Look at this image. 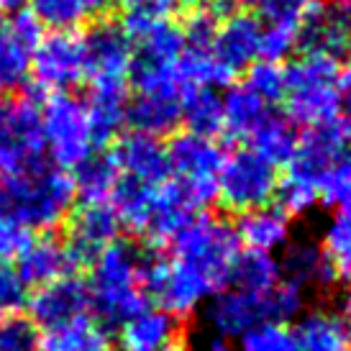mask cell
<instances>
[{
	"instance_id": "cell-11",
	"label": "cell",
	"mask_w": 351,
	"mask_h": 351,
	"mask_svg": "<svg viewBox=\"0 0 351 351\" xmlns=\"http://www.w3.org/2000/svg\"><path fill=\"white\" fill-rule=\"evenodd\" d=\"M41 154V106L34 98H0V175L34 165Z\"/></svg>"
},
{
	"instance_id": "cell-35",
	"label": "cell",
	"mask_w": 351,
	"mask_h": 351,
	"mask_svg": "<svg viewBox=\"0 0 351 351\" xmlns=\"http://www.w3.org/2000/svg\"><path fill=\"white\" fill-rule=\"evenodd\" d=\"M29 62L31 54L10 36L5 23H0V95L23 85L29 75Z\"/></svg>"
},
{
	"instance_id": "cell-9",
	"label": "cell",
	"mask_w": 351,
	"mask_h": 351,
	"mask_svg": "<svg viewBox=\"0 0 351 351\" xmlns=\"http://www.w3.org/2000/svg\"><path fill=\"white\" fill-rule=\"evenodd\" d=\"M29 72L39 90L51 95L72 93L88 80V44L80 31H51L44 34L31 51Z\"/></svg>"
},
{
	"instance_id": "cell-18",
	"label": "cell",
	"mask_w": 351,
	"mask_h": 351,
	"mask_svg": "<svg viewBox=\"0 0 351 351\" xmlns=\"http://www.w3.org/2000/svg\"><path fill=\"white\" fill-rule=\"evenodd\" d=\"M29 311L31 323L41 331L51 328V326L75 321V318H82V315H90L88 282L69 274L64 280L39 287L36 295L29 300Z\"/></svg>"
},
{
	"instance_id": "cell-36",
	"label": "cell",
	"mask_w": 351,
	"mask_h": 351,
	"mask_svg": "<svg viewBox=\"0 0 351 351\" xmlns=\"http://www.w3.org/2000/svg\"><path fill=\"white\" fill-rule=\"evenodd\" d=\"M318 203H323L326 208H333L336 213L351 210V149L321 177Z\"/></svg>"
},
{
	"instance_id": "cell-30",
	"label": "cell",
	"mask_w": 351,
	"mask_h": 351,
	"mask_svg": "<svg viewBox=\"0 0 351 351\" xmlns=\"http://www.w3.org/2000/svg\"><path fill=\"white\" fill-rule=\"evenodd\" d=\"M75 180V195L82 205H110L121 175L110 154H93L82 167H77Z\"/></svg>"
},
{
	"instance_id": "cell-50",
	"label": "cell",
	"mask_w": 351,
	"mask_h": 351,
	"mask_svg": "<svg viewBox=\"0 0 351 351\" xmlns=\"http://www.w3.org/2000/svg\"><path fill=\"white\" fill-rule=\"evenodd\" d=\"M336 82H339V90L341 93H349L351 95V57L339 62V69H336Z\"/></svg>"
},
{
	"instance_id": "cell-21",
	"label": "cell",
	"mask_w": 351,
	"mask_h": 351,
	"mask_svg": "<svg viewBox=\"0 0 351 351\" xmlns=\"http://www.w3.org/2000/svg\"><path fill=\"white\" fill-rule=\"evenodd\" d=\"M121 351H185V339L177 318L159 308H147L121 326Z\"/></svg>"
},
{
	"instance_id": "cell-26",
	"label": "cell",
	"mask_w": 351,
	"mask_h": 351,
	"mask_svg": "<svg viewBox=\"0 0 351 351\" xmlns=\"http://www.w3.org/2000/svg\"><path fill=\"white\" fill-rule=\"evenodd\" d=\"M246 141L254 154H259L264 162L277 167L290 162V156L298 147V134H295L293 123L285 118V113H277L269 108L267 116L256 123Z\"/></svg>"
},
{
	"instance_id": "cell-43",
	"label": "cell",
	"mask_w": 351,
	"mask_h": 351,
	"mask_svg": "<svg viewBox=\"0 0 351 351\" xmlns=\"http://www.w3.org/2000/svg\"><path fill=\"white\" fill-rule=\"evenodd\" d=\"M311 3L313 0H239V5H246L252 16L264 19L267 23H300Z\"/></svg>"
},
{
	"instance_id": "cell-29",
	"label": "cell",
	"mask_w": 351,
	"mask_h": 351,
	"mask_svg": "<svg viewBox=\"0 0 351 351\" xmlns=\"http://www.w3.org/2000/svg\"><path fill=\"white\" fill-rule=\"evenodd\" d=\"M110 0H31V10L44 26L54 31H77V26L98 21Z\"/></svg>"
},
{
	"instance_id": "cell-45",
	"label": "cell",
	"mask_w": 351,
	"mask_h": 351,
	"mask_svg": "<svg viewBox=\"0 0 351 351\" xmlns=\"http://www.w3.org/2000/svg\"><path fill=\"white\" fill-rule=\"evenodd\" d=\"M23 305H29V287L19 277L16 267L0 262V318L19 315Z\"/></svg>"
},
{
	"instance_id": "cell-4",
	"label": "cell",
	"mask_w": 351,
	"mask_h": 351,
	"mask_svg": "<svg viewBox=\"0 0 351 351\" xmlns=\"http://www.w3.org/2000/svg\"><path fill=\"white\" fill-rule=\"evenodd\" d=\"M172 252L177 262L195 269L215 295L231 285L241 244L228 221L210 213H197L175 236Z\"/></svg>"
},
{
	"instance_id": "cell-46",
	"label": "cell",
	"mask_w": 351,
	"mask_h": 351,
	"mask_svg": "<svg viewBox=\"0 0 351 351\" xmlns=\"http://www.w3.org/2000/svg\"><path fill=\"white\" fill-rule=\"evenodd\" d=\"M31 241H34V234L29 228L19 218L0 210V262L8 264L10 259H19Z\"/></svg>"
},
{
	"instance_id": "cell-5",
	"label": "cell",
	"mask_w": 351,
	"mask_h": 351,
	"mask_svg": "<svg viewBox=\"0 0 351 351\" xmlns=\"http://www.w3.org/2000/svg\"><path fill=\"white\" fill-rule=\"evenodd\" d=\"M134 95L128 98V123L138 134L162 138L182 123V100L190 93L177 64L134 67Z\"/></svg>"
},
{
	"instance_id": "cell-47",
	"label": "cell",
	"mask_w": 351,
	"mask_h": 351,
	"mask_svg": "<svg viewBox=\"0 0 351 351\" xmlns=\"http://www.w3.org/2000/svg\"><path fill=\"white\" fill-rule=\"evenodd\" d=\"M5 29H8L10 36L19 41L29 54L36 49V44H39L41 36H44V23L36 19L34 10H26V8L13 10V16H10V21L5 23Z\"/></svg>"
},
{
	"instance_id": "cell-28",
	"label": "cell",
	"mask_w": 351,
	"mask_h": 351,
	"mask_svg": "<svg viewBox=\"0 0 351 351\" xmlns=\"http://www.w3.org/2000/svg\"><path fill=\"white\" fill-rule=\"evenodd\" d=\"M39 351H113L106 331L93 321V315H82L62 326H51L39 333Z\"/></svg>"
},
{
	"instance_id": "cell-25",
	"label": "cell",
	"mask_w": 351,
	"mask_h": 351,
	"mask_svg": "<svg viewBox=\"0 0 351 351\" xmlns=\"http://www.w3.org/2000/svg\"><path fill=\"white\" fill-rule=\"evenodd\" d=\"M280 269H282L285 280H290V282L302 287V290H308V287H328L336 280L331 262L323 254L321 244H313L308 239L290 241V244L285 246L282 259H280Z\"/></svg>"
},
{
	"instance_id": "cell-37",
	"label": "cell",
	"mask_w": 351,
	"mask_h": 351,
	"mask_svg": "<svg viewBox=\"0 0 351 351\" xmlns=\"http://www.w3.org/2000/svg\"><path fill=\"white\" fill-rule=\"evenodd\" d=\"M236 351H298V343L290 323L264 321L239 339Z\"/></svg>"
},
{
	"instance_id": "cell-8",
	"label": "cell",
	"mask_w": 351,
	"mask_h": 351,
	"mask_svg": "<svg viewBox=\"0 0 351 351\" xmlns=\"http://www.w3.org/2000/svg\"><path fill=\"white\" fill-rule=\"evenodd\" d=\"M144 290L149 300H156L159 311L177 321L190 318L213 298V290L195 269L162 254H144Z\"/></svg>"
},
{
	"instance_id": "cell-6",
	"label": "cell",
	"mask_w": 351,
	"mask_h": 351,
	"mask_svg": "<svg viewBox=\"0 0 351 351\" xmlns=\"http://www.w3.org/2000/svg\"><path fill=\"white\" fill-rule=\"evenodd\" d=\"M167 156H169V180L175 182L193 213L197 215L210 203H215L218 175L226 162V149L215 138L197 136L190 131L177 134L167 144Z\"/></svg>"
},
{
	"instance_id": "cell-32",
	"label": "cell",
	"mask_w": 351,
	"mask_h": 351,
	"mask_svg": "<svg viewBox=\"0 0 351 351\" xmlns=\"http://www.w3.org/2000/svg\"><path fill=\"white\" fill-rule=\"evenodd\" d=\"M280 282H282V269H280L277 256L259 252L239 254L234 274H231V287L246 290L252 295H267L272 293Z\"/></svg>"
},
{
	"instance_id": "cell-13",
	"label": "cell",
	"mask_w": 351,
	"mask_h": 351,
	"mask_svg": "<svg viewBox=\"0 0 351 351\" xmlns=\"http://www.w3.org/2000/svg\"><path fill=\"white\" fill-rule=\"evenodd\" d=\"M90 90H128L134 75V47L121 23H98L85 34Z\"/></svg>"
},
{
	"instance_id": "cell-19",
	"label": "cell",
	"mask_w": 351,
	"mask_h": 351,
	"mask_svg": "<svg viewBox=\"0 0 351 351\" xmlns=\"http://www.w3.org/2000/svg\"><path fill=\"white\" fill-rule=\"evenodd\" d=\"M121 223L110 205H82L69 221L67 249L77 267H88L103 249L118 241Z\"/></svg>"
},
{
	"instance_id": "cell-48",
	"label": "cell",
	"mask_w": 351,
	"mask_h": 351,
	"mask_svg": "<svg viewBox=\"0 0 351 351\" xmlns=\"http://www.w3.org/2000/svg\"><path fill=\"white\" fill-rule=\"evenodd\" d=\"M118 3L126 8V13H147V16L169 19L180 10H193L200 0H118Z\"/></svg>"
},
{
	"instance_id": "cell-16",
	"label": "cell",
	"mask_w": 351,
	"mask_h": 351,
	"mask_svg": "<svg viewBox=\"0 0 351 351\" xmlns=\"http://www.w3.org/2000/svg\"><path fill=\"white\" fill-rule=\"evenodd\" d=\"M110 156L116 162L121 180L147 187H159L169 180V156H167V144L162 138L128 131L118 136Z\"/></svg>"
},
{
	"instance_id": "cell-53",
	"label": "cell",
	"mask_w": 351,
	"mask_h": 351,
	"mask_svg": "<svg viewBox=\"0 0 351 351\" xmlns=\"http://www.w3.org/2000/svg\"><path fill=\"white\" fill-rule=\"evenodd\" d=\"M26 0H0V10H19L23 8Z\"/></svg>"
},
{
	"instance_id": "cell-41",
	"label": "cell",
	"mask_w": 351,
	"mask_h": 351,
	"mask_svg": "<svg viewBox=\"0 0 351 351\" xmlns=\"http://www.w3.org/2000/svg\"><path fill=\"white\" fill-rule=\"evenodd\" d=\"M298 49V23H267L262 29V44H259V59L280 64Z\"/></svg>"
},
{
	"instance_id": "cell-14",
	"label": "cell",
	"mask_w": 351,
	"mask_h": 351,
	"mask_svg": "<svg viewBox=\"0 0 351 351\" xmlns=\"http://www.w3.org/2000/svg\"><path fill=\"white\" fill-rule=\"evenodd\" d=\"M134 47V67H172L185 51V34L172 19L126 13L121 23Z\"/></svg>"
},
{
	"instance_id": "cell-34",
	"label": "cell",
	"mask_w": 351,
	"mask_h": 351,
	"mask_svg": "<svg viewBox=\"0 0 351 351\" xmlns=\"http://www.w3.org/2000/svg\"><path fill=\"white\" fill-rule=\"evenodd\" d=\"M321 249L331 262L336 280H346L351 285V210H339L326 223Z\"/></svg>"
},
{
	"instance_id": "cell-42",
	"label": "cell",
	"mask_w": 351,
	"mask_h": 351,
	"mask_svg": "<svg viewBox=\"0 0 351 351\" xmlns=\"http://www.w3.org/2000/svg\"><path fill=\"white\" fill-rule=\"evenodd\" d=\"M218 26H221V19L205 5V0H200L195 8L187 10V21L182 26L185 44L193 49H210Z\"/></svg>"
},
{
	"instance_id": "cell-40",
	"label": "cell",
	"mask_w": 351,
	"mask_h": 351,
	"mask_svg": "<svg viewBox=\"0 0 351 351\" xmlns=\"http://www.w3.org/2000/svg\"><path fill=\"white\" fill-rule=\"evenodd\" d=\"M274 197H277V208H280L290 221H293V218H300V215H305V213H311L313 208L318 205V190L313 185L290 180V177H282V180L277 182Z\"/></svg>"
},
{
	"instance_id": "cell-33",
	"label": "cell",
	"mask_w": 351,
	"mask_h": 351,
	"mask_svg": "<svg viewBox=\"0 0 351 351\" xmlns=\"http://www.w3.org/2000/svg\"><path fill=\"white\" fill-rule=\"evenodd\" d=\"M182 123L197 136L215 138L223 134L221 95L215 90H190L182 100Z\"/></svg>"
},
{
	"instance_id": "cell-2",
	"label": "cell",
	"mask_w": 351,
	"mask_h": 351,
	"mask_svg": "<svg viewBox=\"0 0 351 351\" xmlns=\"http://www.w3.org/2000/svg\"><path fill=\"white\" fill-rule=\"evenodd\" d=\"M90 311L108 326H123L149 305L144 290V254L136 246L116 241L88 264Z\"/></svg>"
},
{
	"instance_id": "cell-7",
	"label": "cell",
	"mask_w": 351,
	"mask_h": 351,
	"mask_svg": "<svg viewBox=\"0 0 351 351\" xmlns=\"http://www.w3.org/2000/svg\"><path fill=\"white\" fill-rule=\"evenodd\" d=\"M41 136L51 165L64 172L82 167L98 152L90 126L88 103L72 93L49 95L41 106Z\"/></svg>"
},
{
	"instance_id": "cell-10",
	"label": "cell",
	"mask_w": 351,
	"mask_h": 351,
	"mask_svg": "<svg viewBox=\"0 0 351 351\" xmlns=\"http://www.w3.org/2000/svg\"><path fill=\"white\" fill-rule=\"evenodd\" d=\"M277 167L264 162L252 149H241L234 154H226V162L218 175V193L215 200H221L226 210L234 213H249L256 208L269 205L277 193Z\"/></svg>"
},
{
	"instance_id": "cell-51",
	"label": "cell",
	"mask_w": 351,
	"mask_h": 351,
	"mask_svg": "<svg viewBox=\"0 0 351 351\" xmlns=\"http://www.w3.org/2000/svg\"><path fill=\"white\" fill-rule=\"evenodd\" d=\"M339 315L351 326V285L346 287V293L341 295V313H339Z\"/></svg>"
},
{
	"instance_id": "cell-39",
	"label": "cell",
	"mask_w": 351,
	"mask_h": 351,
	"mask_svg": "<svg viewBox=\"0 0 351 351\" xmlns=\"http://www.w3.org/2000/svg\"><path fill=\"white\" fill-rule=\"evenodd\" d=\"M267 311H269V321L274 323L298 321L305 313V290L282 277V282L272 293H267Z\"/></svg>"
},
{
	"instance_id": "cell-22",
	"label": "cell",
	"mask_w": 351,
	"mask_h": 351,
	"mask_svg": "<svg viewBox=\"0 0 351 351\" xmlns=\"http://www.w3.org/2000/svg\"><path fill=\"white\" fill-rule=\"evenodd\" d=\"M16 262H19L16 272L26 287H47L57 280L69 277L77 269L67 244L54 239V236L34 239Z\"/></svg>"
},
{
	"instance_id": "cell-3",
	"label": "cell",
	"mask_w": 351,
	"mask_h": 351,
	"mask_svg": "<svg viewBox=\"0 0 351 351\" xmlns=\"http://www.w3.org/2000/svg\"><path fill=\"white\" fill-rule=\"evenodd\" d=\"M339 59L308 54L285 67V118L293 126H321L341 118V90L336 82Z\"/></svg>"
},
{
	"instance_id": "cell-24",
	"label": "cell",
	"mask_w": 351,
	"mask_h": 351,
	"mask_svg": "<svg viewBox=\"0 0 351 351\" xmlns=\"http://www.w3.org/2000/svg\"><path fill=\"white\" fill-rule=\"evenodd\" d=\"M293 333L298 351H351V326L328 308L305 311Z\"/></svg>"
},
{
	"instance_id": "cell-27",
	"label": "cell",
	"mask_w": 351,
	"mask_h": 351,
	"mask_svg": "<svg viewBox=\"0 0 351 351\" xmlns=\"http://www.w3.org/2000/svg\"><path fill=\"white\" fill-rule=\"evenodd\" d=\"M128 90H90L88 116L95 147H106L123 134L128 123Z\"/></svg>"
},
{
	"instance_id": "cell-17",
	"label": "cell",
	"mask_w": 351,
	"mask_h": 351,
	"mask_svg": "<svg viewBox=\"0 0 351 351\" xmlns=\"http://www.w3.org/2000/svg\"><path fill=\"white\" fill-rule=\"evenodd\" d=\"M298 47L308 54L336 59L351 47V16L323 0H313L298 23Z\"/></svg>"
},
{
	"instance_id": "cell-38",
	"label": "cell",
	"mask_w": 351,
	"mask_h": 351,
	"mask_svg": "<svg viewBox=\"0 0 351 351\" xmlns=\"http://www.w3.org/2000/svg\"><path fill=\"white\" fill-rule=\"evenodd\" d=\"M244 88L252 90L259 100H264L267 106L282 100L285 93V67L282 64H274V62H264L256 59L254 64L246 67V80Z\"/></svg>"
},
{
	"instance_id": "cell-1",
	"label": "cell",
	"mask_w": 351,
	"mask_h": 351,
	"mask_svg": "<svg viewBox=\"0 0 351 351\" xmlns=\"http://www.w3.org/2000/svg\"><path fill=\"white\" fill-rule=\"evenodd\" d=\"M77 195L69 172L51 162H34L19 172L0 175V210L34 231H51L72 213Z\"/></svg>"
},
{
	"instance_id": "cell-52",
	"label": "cell",
	"mask_w": 351,
	"mask_h": 351,
	"mask_svg": "<svg viewBox=\"0 0 351 351\" xmlns=\"http://www.w3.org/2000/svg\"><path fill=\"white\" fill-rule=\"evenodd\" d=\"M328 5H333L336 10H341V13L351 16V0H328Z\"/></svg>"
},
{
	"instance_id": "cell-15",
	"label": "cell",
	"mask_w": 351,
	"mask_h": 351,
	"mask_svg": "<svg viewBox=\"0 0 351 351\" xmlns=\"http://www.w3.org/2000/svg\"><path fill=\"white\" fill-rule=\"evenodd\" d=\"M205 326L210 328V336H221L228 341H239L254 326L269 321L267 311V295H252L239 287H226L215 293L205 305Z\"/></svg>"
},
{
	"instance_id": "cell-49",
	"label": "cell",
	"mask_w": 351,
	"mask_h": 351,
	"mask_svg": "<svg viewBox=\"0 0 351 351\" xmlns=\"http://www.w3.org/2000/svg\"><path fill=\"white\" fill-rule=\"evenodd\" d=\"M197 351H236V343L228 341V339H221V336H208Z\"/></svg>"
},
{
	"instance_id": "cell-44",
	"label": "cell",
	"mask_w": 351,
	"mask_h": 351,
	"mask_svg": "<svg viewBox=\"0 0 351 351\" xmlns=\"http://www.w3.org/2000/svg\"><path fill=\"white\" fill-rule=\"evenodd\" d=\"M0 351H39V328L23 315L0 318Z\"/></svg>"
},
{
	"instance_id": "cell-54",
	"label": "cell",
	"mask_w": 351,
	"mask_h": 351,
	"mask_svg": "<svg viewBox=\"0 0 351 351\" xmlns=\"http://www.w3.org/2000/svg\"><path fill=\"white\" fill-rule=\"evenodd\" d=\"M346 121L351 123V95H349V100H346Z\"/></svg>"
},
{
	"instance_id": "cell-12",
	"label": "cell",
	"mask_w": 351,
	"mask_h": 351,
	"mask_svg": "<svg viewBox=\"0 0 351 351\" xmlns=\"http://www.w3.org/2000/svg\"><path fill=\"white\" fill-rule=\"evenodd\" d=\"M351 149V123L346 118H336L321 126L305 128V134L298 136L290 162H287V175L290 180L313 185L318 190L321 177L331 169L339 159Z\"/></svg>"
},
{
	"instance_id": "cell-31",
	"label": "cell",
	"mask_w": 351,
	"mask_h": 351,
	"mask_svg": "<svg viewBox=\"0 0 351 351\" xmlns=\"http://www.w3.org/2000/svg\"><path fill=\"white\" fill-rule=\"evenodd\" d=\"M221 110H223V134L234 138H249L256 123L267 116L269 106L244 85H231L221 95Z\"/></svg>"
},
{
	"instance_id": "cell-23",
	"label": "cell",
	"mask_w": 351,
	"mask_h": 351,
	"mask_svg": "<svg viewBox=\"0 0 351 351\" xmlns=\"http://www.w3.org/2000/svg\"><path fill=\"white\" fill-rule=\"evenodd\" d=\"M239 244L246 252H259V254H277L290 244V234L293 226L290 218L277 208V205H264L249 213H241L234 226Z\"/></svg>"
},
{
	"instance_id": "cell-20",
	"label": "cell",
	"mask_w": 351,
	"mask_h": 351,
	"mask_svg": "<svg viewBox=\"0 0 351 351\" xmlns=\"http://www.w3.org/2000/svg\"><path fill=\"white\" fill-rule=\"evenodd\" d=\"M262 21L252 13L236 10L234 16L221 21V26L215 31V39L210 51L215 59L239 75L241 69L254 64L259 59V44H262Z\"/></svg>"
}]
</instances>
